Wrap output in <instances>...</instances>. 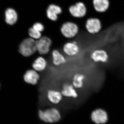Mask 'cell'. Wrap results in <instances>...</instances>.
<instances>
[{
	"label": "cell",
	"mask_w": 124,
	"mask_h": 124,
	"mask_svg": "<svg viewBox=\"0 0 124 124\" xmlns=\"http://www.w3.org/2000/svg\"><path fill=\"white\" fill-rule=\"evenodd\" d=\"M38 116L41 121L47 124L57 123L62 119L60 111L55 107L39 110Z\"/></svg>",
	"instance_id": "6da1fadb"
},
{
	"label": "cell",
	"mask_w": 124,
	"mask_h": 124,
	"mask_svg": "<svg viewBox=\"0 0 124 124\" xmlns=\"http://www.w3.org/2000/svg\"><path fill=\"white\" fill-rule=\"evenodd\" d=\"M19 52L25 57H29L37 52L36 40L28 37L23 40L19 46Z\"/></svg>",
	"instance_id": "7a4b0ae2"
},
{
	"label": "cell",
	"mask_w": 124,
	"mask_h": 124,
	"mask_svg": "<svg viewBox=\"0 0 124 124\" xmlns=\"http://www.w3.org/2000/svg\"><path fill=\"white\" fill-rule=\"evenodd\" d=\"M60 32L64 38L72 39L78 35L79 32V28L76 23L67 22L62 24L60 27Z\"/></svg>",
	"instance_id": "3957f363"
},
{
	"label": "cell",
	"mask_w": 124,
	"mask_h": 124,
	"mask_svg": "<svg viewBox=\"0 0 124 124\" xmlns=\"http://www.w3.org/2000/svg\"><path fill=\"white\" fill-rule=\"evenodd\" d=\"M52 41L48 37L43 36L36 40L37 52L41 55H45L49 53L52 45Z\"/></svg>",
	"instance_id": "277c9868"
},
{
	"label": "cell",
	"mask_w": 124,
	"mask_h": 124,
	"mask_svg": "<svg viewBox=\"0 0 124 124\" xmlns=\"http://www.w3.org/2000/svg\"><path fill=\"white\" fill-rule=\"evenodd\" d=\"M88 33L92 35H96L101 31L102 29L101 22L97 18H90L86 20L85 24Z\"/></svg>",
	"instance_id": "5b68a950"
},
{
	"label": "cell",
	"mask_w": 124,
	"mask_h": 124,
	"mask_svg": "<svg viewBox=\"0 0 124 124\" xmlns=\"http://www.w3.org/2000/svg\"><path fill=\"white\" fill-rule=\"evenodd\" d=\"M71 15L76 18H81L85 17L87 13L86 5L82 1H79L72 5L69 8Z\"/></svg>",
	"instance_id": "8992f818"
},
{
	"label": "cell",
	"mask_w": 124,
	"mask_h": 124,
	"mask_svg": "<svg viewBox=\"0 0 124 124\" xmlns=\"http://www.w3.org/2000/svg\"><path fill=\"white\" fill-rule=\"evenodd\" d=\"M91 60L95 63H106L109 61L110 57L106 50L102 49L93 50L90 54Z\"/></svg>",
	"instance_id": "52a82bcc"
},
{
	"label": "cell",
	"mask_w": 124,
	"mask_h": 124,
	"mask_svg": "<svg viewBox=\"0 0 124 124\" xmlns=\"http://www.w3.org/2000/svg\"><path fill=\"white\" fill-rule=\"evenodd\" d=\"M80 47L77 41H72L66 42L62 46V50L66 55L69 57L76 56L79 54Z\"/></svg>",
	"instance_id": "ba28073f"
},
{
	"label": "cell",
	"mask_w": 124,
	"mask_h": 124,
	"mask_svg": "<svg viewBox=\"0 0 124 124\" xmlns=\"http://www.w3.org/2000/svg\"><path fill=\"white\" fill-rule=\"evenodd\" d=\"M40 79V76L38 72L33 69L27 70L23 76L24 82L33 85H37Z\"/></svg>",
	"instance_id": "9c48e42d"
},
{
	"label": "cell",
	"mask_w": 124,
	"mask_h": 124,
	"mask_svg": "<svg viewBox=\"0 0 124 124\" xmlns=\"http://www.w3.org/2000/svg\"><path fill=\"white\" fill-rule=\"evenodd\" d=\"M62 12V8L58 5L51 4L49 5L46 10V15L49 20L55 22L58 19L59 15Z\"/></svg>",
	"instance_id": "30bf717a"
},
{
	"label": "cell",
	"mask_w": 124,
	"mask_h": 124,
	"mask_svg": "<svg viewBox=\"0 0 124 124\" xmlns=\"http://www.w3.org/2000/svg\"><path fill=\"white\" fill-rule=\"evenodd\" d=\"M91 119L93 122L97 124H103L106 123L108 120L107 112L102 109H96L91 113Z\"/></svg>",
	"instance_id": "8fae6325"
},
{
	"label": "cell",
	"mask_w": 124,
	"mask_h": 124,
	"mask_svg": "<svg viewBox=\"0 0 124 124\" xmlns=\"http://www.w3.org/2000/svg\"><path fill=\"white\" fill-rule=\"evenodd\" d=\"M46 96L50 102L56 105L59 104L62 101L63 97L61 91L53 89L47 90Z\"/></svg>",
	"instance_id": "7c38bea8"
},
{
	"label": "cell",
	"mask_w": 124,
	"mask_h": 124,
	"mask_svg": "<svg viewBox=\"0 0 124 124\" xmlns=\"http://www.w3.org/2000/svg\"><path fill=\"white\" fill-rule=\"evenodd\" d=\"M76 89L72 84L66 83L63 85L61 92L63 97L77 99L79 95Z\"/></svg>",
	"instance_id": "4fadbf2b"
},
{
	"label": "cell",
	"mask_w": 124,
	"mask_h": 124,
	"mask_svg": "<svg viewBox=\"0 0 124 124\" xmlns=\"http://www.w3.org/2000/svg\"><path fill=\"white\" fill-rule=\"evenodd\" d=\"M93 4L95 11L102 13L107 11L110 2L109 0H93Z\"/></svg>",
	"instance_id": "5bb4252c"
},
{
	"label": "cell",
	"mask_w": 124,
	"mask_h": 124,
	"mask_svg": "<svg viewBox=\"0 0 124 124\" xmlns=\"http://www.w3.org/2000/svg\"><path fill=\"white\" fill-rule=\"evenodd\" d=\"M47 66L48 62L46 59L43 56H40L34 60L32 64V67L38 72H41L46 69Z\"/></svg>",
	"instance_id": "9a60e30c"
},
{
	"label": "cell",
	"mask_w": 124,
	"mask_h": 124,
	"mask_svg": "<svg viewBox=\"0 0 124 124\" xmlns=\"http://www.w3.org/2000/svg\"><path fill=\"white\" fill-rule=\"evenodd\" d=\"M51 54L52 63L54 66H59L65 64L67 62L65 56L58 50L54 49Z\"/></svg>",
	"instance_id": "2e32d148"
},
{
	"label": "cell",
	"mask_w": 124,
	"mask_h": 124,
	"mask_svg": "<svg viewBox=\"0 0 124 124\" xmlns=\"http://www.w3.org/2000/svg\"><path fill=\"white\" fill-rule=\"evenodd\" d=\"M6 22L10 25H14L17 23L18 15L17 11L12 8L7 9L5 12Z\"/></svg>",
	"instance_id": "e0dca14e"
},
{
	"label": "cell",
	"mask_w": 124,
	"mask_h": 124,
	"mask_svg": "<svg viewBox=\"0 0 124 124\" xmlns=\"http://www.w3.org/2000/svg\"><path fill=\"white\" fill-rule=\"evenodd\" d=\"M85 78L83 73H76L72 77V84L76 89H82L84 86Z\"/></svg>",
	"instance_id": "ac0fdd59"
},
{
	"label": "cell",
	"mask_w": 124,
	"mask_h": 124,
	"mask_svg": "<svg viewBox=\"0 0 124 124\" xmlns=\"http://www.w3.org/2000/svg\"><path fill=\"white\" fill-rule=\"evenodd\" d=\"M28 34L29 37L35 40H39L42 36L41 32L34 29L32 27L29 28L28 29Z\"/></svg>",
	"instance_id": "d6986e66"
},
{
	"label": "cell",
	"mask_w": 124,
	"mask_h": 124,
	"mask_svg": "<svg viewBox=\"0 0 124 124\" xmlns=\"http://www.w3.org/2000/svg\"><path fill=\"white\" fill-rule=\"evenodd\" d=\"M34 29L41 32H44L45 30V27L44 24L39 22H37L35 23L32 26Z\"/></svg>",
	"instance_id": "ffe728a7"
}]
</instances>
